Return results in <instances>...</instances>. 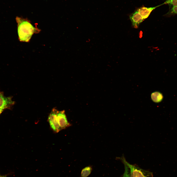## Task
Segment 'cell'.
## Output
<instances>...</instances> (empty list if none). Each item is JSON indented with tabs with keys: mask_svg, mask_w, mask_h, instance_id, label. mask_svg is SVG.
<instances>
[{
	"mask_svg": "<svg viewBox=\"0 0 177 177\" xmlns=\"http://www.w3.org/2000/svg\"><path fill=\"white\" fill-rule=\"evenodd\" d=\"M163 3L153 7H147L144 6L138 8L137 10L141 15L144 20L147 18L151 13L156 8L164 5Z\"/></svg>",
	"mask_w": 177,
	"mask_h": 177,
	"instance_id": "cell-7",
	"label": "cell"
},
{
	"mask_svg": "<svg viewBox=\"0 0 177 177\" xmlns=\"http://www.w3.org/2000/svg\"><path fill=\"white\" fill-rule=\"evenodd\" d=\"M58 111L56 109L53 108L48 118V121L50 127L54 132L56 133L59 132L61 130L57 119Z\"/></svg>",
	"mask_w": 177,
	"mask_h": 177,
	"instance_id": "cell-3",
	"label": "cell"
},
{
	"mask_svg": "<svg viewBox=\"0 0 177 177\" xmlns=\"http://www.w3.org/2000/svg\"><path fill=\"white\" fill-rule=\"evenodd\" d=\"M123 164L126 165L129 169L131 177H152L153 173L148 170L143 169L136 164H131L126 160L123 155L118 158Z\"/></svg>",
	"mask_w": 177,
	"mask_h": 177,
	"instance_id": "cell-2",
	"label": "cell"
},
{
	"mask_svg": "<svg viewBox=\"0 0 177 177\" xmlns=\"http://www.w3.org/2000/svg\"><path fill=\"white\" fill-rule=\"evenodd\" d=\"M124 164L125 169L124 172L120 177H131L129 168L126 165Z\"/></svg>",
	"mask_w": 177,
	"mask_h": 177,
	"instance_id": "cell-12",
	"label": "cell"
},
{
	"mask_svg": "<svg viewBox=\"0 0 177 177\" xmlns=\"http://www.w3.org/2000/svg\"><path fill=\"white\" fill-rule=\"evenodd\" d=\"M163 3L168 4L170 8L177 6V0H166Z\"/></svg>",
	"mask_w": 177,
	"mask_h": 177,
	"instance_id": "cell-11",
	"label": "cell"
},
{
	"mask_svg": "<svg viewBox=\"0 0 177 177\" xmlns=\"http://www.w3.org/2000/svg\"><path fill=\"white\" fill-rule=\"evenodd\" d=\"M17 32L19 40L20 42H29L34 33H38L40 30L34 27L27 18L17 16Z\"/></svg>",
	"mask_w": 177,
	"mask_h": 177,
	"instance_id": "cell-1",
	"label": "cell"
},
{
	"mask_svg": "<svg viewBox=\"0 0 177 177\" xmlns=\"http://www.w3.org/2000/svg\"><path fill=\"white\" fill-rule=\"evenodd\" d=\"M15 103L11 97H6L0 92V108L4 110L8 108Z\"/></svg>",
	"mask_w": 177,
	"mask_h": 177,
	"instance_id": "cell-6",
	"label": "cell"
},
{
	"mask_svg": "<svg viewBox=\"0 0 177 177\" xmlns=\"http://www.w3.org/2000/svg\"><path fill=\"white\" fill-rule=\"evenodd\" d=\"M132 25L135 28H138L140 24L144 20L137 9L129 16Z\"/></svg>",
	"mask_w": 177,
	"mask_h": 177,
	"instance_id": "cell-5",
	"label": "cell"
},
{
	"mask_svg": "<svg viewBox=\"0 0 177 177\" xmlns=\"http://www.w3.org/2000/svg\"><path fill=\"white\" fill-rule=\"evenodd\" d=\"M151 97L152 100L156 103L161 102L163 100V96L162 94L159 91H155L151 94Z\"/></svg>",
	"mask_w": 177,
	"mask_h": 177,
	"instance_id": "cell-8",
	"label": "cell"
},
{
	"mask_svg": "<svg viewBox=\"0 0 177 177\" xmlns=\"http://www.w3.org/2000/svg\"><path fill=\"white\" fill-rule=\"evenodd\" d=\"M4 110L0 108V115L3 111Z\"/></svg>",
	"mask_w": 177,
	"mask_h": 177,
	"instance_id": "cell-13",
	"label": "cell"
},
{
	"mask_svg": "<svg viewBox=\"0 0 177 177\" xmlns=\"http://www.w3.org/2000/svg\"><path fill=\"white\" fill-rule=\"evenodd\" d=\"M93 170L92 166H87L82 169L79 177H87L91 173Z\"/></svg>",
	"mask_w": 177,
	"mask_h": 177,
	"instance_id": "cell-9",
	"label": "cell"
},
{
	"mask_svg": "<svg viewBox=\"0 0 177 177\" xmlns=\"http://www.w3.org/2000/svg\"><path fill=\"white\" fill-rule=\"evenodd\" d=\"M58 121L61 129H63L70 126L67 119L64 110L58 111L57 113Z\"/></svg>",
	"mask_w": 177,
	"mask_h": 177,
	"instance_id": "cell-4",
	"label": "cell"
},
{
	"mask_svg": "<svg viewBox=\"0 0 177 177\" xmlns=\"http://www.w3.org/2000/svg\"><path fill=\"white\" fill-rule=\"evenodd\" d=\"M176 14H177V6L170 8L169 11L165 15L170 16Z\"/></svg>",
	"mask_w": 177,
	"mask_h": 177,
	"instance_id": "cell-10",
	"label": "cell"
},
{
	"mask_svg": "<svg viewBox=\"0 0 177 177\" xmlns=\"http://www.w3.org/2000/svg\"><path fill=\"white\" fill-rule=\"evenodd\" d=\"M0 176H1V175H0Z\"/></svg>",
	"mask_w": 177,
	"mask_h": 177,
	"instance_id": "cell-15",
	"label": "cell"
},
{
	"mask_svg": "<svg viewBox=\"0 0 177 177\" xmlns=\"http://www.w3.org/2000/svg\"><path fill=\"white\" fill-rule=\"evenodd\" d=\"M7 175H5L2 176H1L0 177H7Z\"/></svg>",
	"mask_w": 177,
	"mask_h": 177,
	"instance_id": "cell-14",
	"label": "cell"
}]
</instances>
